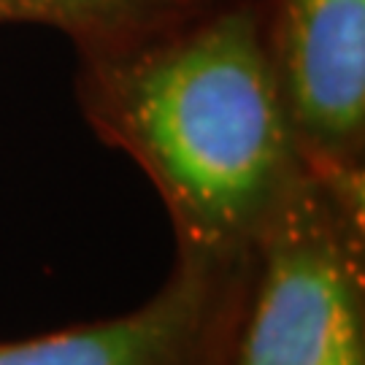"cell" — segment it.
<instances>
[{"mask_svg":"<svg viewBox=\"0 0 365 365\" xmlns=\"http://www.w3.org/2000/svg\"><path fill=\"white\" fill-rule=\"evenodd\" d=\"M76 98L165 200L184 255L249 260L312 173L276 84L265 0H209L128 38L76 46Z\"/></svg>","mask_w":365,"mask_h":365,"instance_id":"6da1fadb","label":"cell"},{"mask_svg":"<svg viewBox=\"0 0 365 365\" xmlns=\"http://www.w3.org/2000/svg\"><path fill=\"white\" fill-rule=\"evenodd\" d=\"M235 365H365L363 176L312 170L257 238Z\"/></svg>","mask_w":365,"mask_h":365,"instance_id":"7a4b0ae2","label":"cell"},{"mask_svg":"<svg viewBox=\"0 0 365 365\" xmlns=\"http://www.w3.org/2000/svg\"><path fill=\"white\" fill-rule=\"evenodd\" d=\"M265 41L309 168L363 176L365 0H265Z\"/></svg>","mask_w":365,"mask_h":365,"instance_id":"3957f363","label":"cell"},{"mask_svg":"<svg viewBox=\"0 0 365 365\" xmlns=\"http://www.w3.org/2000/svg\"><path fill=\"white\" fill-rule=\"evenodd\" d=\"M220 265L184 255L141 309L63 333L0 344V365H182L195 349Z\"/></svg>","mask_w":365,"mask_h":365,"instance_id":"277c9868","label":"cell"},{"mask_svg":"<svg viewBox=\"0 0 365 365\" xmlns=\"http://www.w3.org/2000/svg\"><path fill=\"white\" fill-rule=\"evenodd\" d=\"M209 0H0V25H43L76 46L119 41L165 25Z\"/></svg>","mask_w":365,"mask_h":365,"instance_id":"5b68a950","label":"cell"}]
</instances>
